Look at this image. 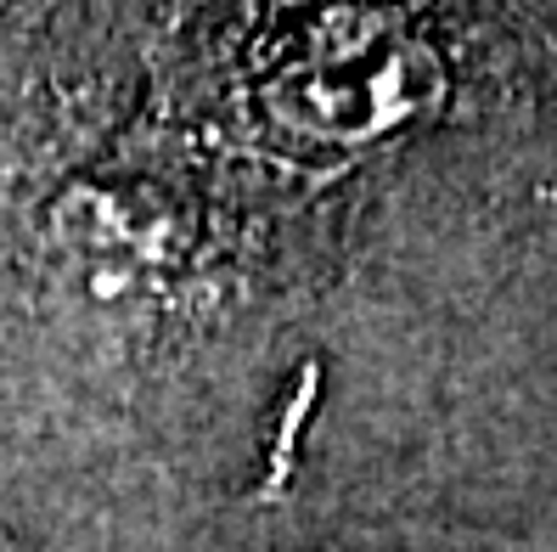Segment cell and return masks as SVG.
<instances>
[{
	"label": "cell",
	"instance_id": "cell-1",
	"mask_svg": "<svg viewBox=\"0 0 557 552\" xmlns=\"http://www.w3.org/2000/svg\"><path fill=\"white\" fill-rule=\"evenodd\" d=\"M440 96L434 51L388 17L344 12L310 28L271 74V108L315 142H372Z\"/></svg>",
	"mask_w": 557,
	"mask_h": 552
}]
</instances>
